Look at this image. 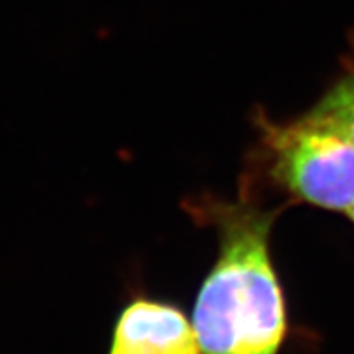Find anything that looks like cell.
Instances as JSON below:
<instances>
[{
    "instance_id": "1",
    "label": "cell",
    "mask_w": 354,
    "mask_h": 354,
    "mask_svg": "<svg viewBox=\"0 0 354 354\" xmlns=\"http://www.w3.org/2000/svg\"><path fill=\"white\" fill-rule=\"evenodd\" d=\"M220 252L198 290L193 328L202 354H281L288 308L270 254L274 216L250 207L220 216Z\"/></svg>"
},
{
    "instance_id": "2",
    "label": "cell",
    "mask_w": 354,
    "mask_h": 354,
    "mask_svg": "<svg viewBox=\"0 0 354 354\" xmlns=\"http://www.w3.org/2000/svg\"><path fill=\"white\" fill-rule=\"evenodd\" d=\"M272 175L302 202L347 212L354 203V142L310 112L286 126H270Z\"/></svg>"
},
{
    "instance_id": "3",
    "label": "cell",
    "mask_w": 354,
    "mask_h": 354,
    "mask_svg": "<svg viewBox=\"0 0 354 354\" xmlns=\"http://www.w3.org/2000/svg\"><path fill=\"white\" fill-rule=\"evenodd\" d=\"M108 354H202L193 322L176 304L139 297L113 326Z\"/></svg>"
},
{
    "instance_id": "4",
    "label": "cell",
    "mask_w": 354,
    "mask_h": 354,
    "mask_svg": "<svg viewBox=\"0 0 354 354\" xmlns=\"http://www.w3.org/2000/svg\"><path fill=\"white\" fill-rule=\"evenodd\" d=\"M311 112L337 126L354 142V68L329 88Z\"/></svg>"
},
{
    "instance_id": "5",
    "label": "cell",
    "mask_w": 354,
    "mask_h": 354,
    "mask_svg": "<svg viewBox=\"0 0 354 354\" xmlns=\"http://www.w3.org/2000/svg\"><path fill=\"white\" fill-rule=\"evenodd\" d=\"M347 216H349L351 221H353V223H354V203H353V205H351L349 211H347Z\"/></svg>"
}]
</instances>
